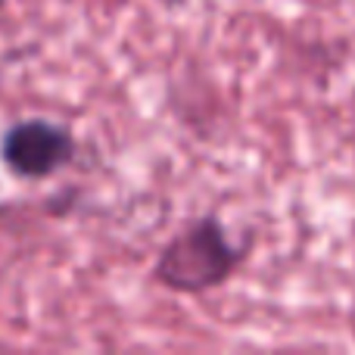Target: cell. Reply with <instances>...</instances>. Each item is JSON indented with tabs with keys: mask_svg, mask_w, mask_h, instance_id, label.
<instances>
[{
	"mask_svg": "<svg viewBox=\"0 0 355 355\" xmlns=\"http://www.w3.org/2000/svg\"><path fill=\"white\" fill-rule=\"evenodd\" d=\"M75 156V137L69 128L44 119L12 125L0 141V159L19 178H50Z\"/></svg>",
	"mask_w": 355,
	"mask_h": 355,
	"instance_id": "7a4b0ae2",
	"label": "cell"
},
{
	"mask_svg": "<svg viewBox=\"0 0 355 355\" xmlns=\"http://www.w3.org/2000/svg\"><path fill=\"white\" fill-rule=\"evenodd\" d=\"M240 265V250L227 240L218 218L190 221L162 246L153 277L175 293H202L225 284Z\"/></svg>",
	"mask_w": 355,
	"mask_h": 355,
	"instance_id": "6da1fadb",
	"label": "cell"
}]
</instances>
